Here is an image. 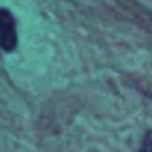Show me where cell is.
<instances>
[{"mask_svg":"<svg viewBox=\"0 0 152 152\" xmlns=\"http://www.w3.org/2000/svg\"><path fill=\"white\" fill-rule=\"evenodd\" d=\"M18 46L16 24L7 9H0V48L4 52H13Z\"/></svg>","mask_w":152,"mask_h":152,"instance_id":"cell-1","label":"cell"},{"mask_svg":"<svg viewBox=\"0 0 152 152\" xmlns=\"http://www.w3.org/2000/svg\"><path fill=\"white\" fill-rule=\"evenodd\" d=\"M140 152H152V130L146 132V134L142 139Z\"/></svg>","mask_w":152,"mask_h":152,"instance_id":"cell-2","label":"cell"}]
</instances>
